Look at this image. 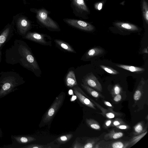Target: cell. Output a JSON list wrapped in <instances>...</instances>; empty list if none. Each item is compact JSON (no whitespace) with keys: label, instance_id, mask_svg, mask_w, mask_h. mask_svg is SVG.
Wrapping results in <instances>:
<instances>
[{"label":"cell","instance_id":"cell-1","mask_svg":"<svg viewBox=\"0 0 148 148\" xmlns=\"http://www.w3.org/2000/svg\"><path fill=\"white\" fill-rule=\"evenodd\" d=\"M6 62L21 66L33 72L37 77H40L41 71L31 49L24 41L15 40L12 46L5 52Z\"/></svg>","mask_w":148,"mask_h":148},{"label":"cell","instance_id":"cell-2","mask_svg":"<svg viewBox=\"0 0 148 148\" xmlns=\"http://www.w3.org/2000/svg\"><path fill=\"white\" fill-rule=\"evenodd\" d=\"M25 82L23 78L13 71L0 73V98L17 90V87Z\"/></svg>","mask_w":148,"mask_h":148},{"label":"cell","instance_id":"cell-3","mask_svg":"<svg viewBox=\"0 0 148 148\" xmlns=\"http://www.w3.org/2000/svg\"><path fill=\"white\" fill-rule=\"evenodd\" d=\"M30 10L36 14L38 23L49 30L60 31V29L58 24L49 16L51 12L44 8H32Z\"/></svg>","mask_w":148,"mask_h":148},{"label":"cell","instance_id":"cell-4","mask_svg":"<svg viewBox=\"0 0 148 148\" xmlns=\"http://www.w3.org/2000/svg\"><path fill=\"white\" fill-rule=\"evenodd\" d=\"M64 97L65 95L61 93L56 97L44 117V122L47 123L50 121L54 117L62 104Z\"/></svg>","mask_w":148,"mask_h":148},{"label":"cell","instance_id":"cell-5","mask_svg":"<svg viewBox=\"0 0 148 148\" xmlns=\"http://www.w3.org/2000/svg\"><path fill=\"white\" fill-rule=\"evenodd\" d=\"M23 38L42 45L51 46V38L46 34L28 32Z\"/></svg>","mask_w":148,"mask_h":148},{"label":"cell","instance_id":"cell-6","mask_svg":"<svg viewBox=\"0 0 148 148\" xmlns=\"http://www.w3.org/2000/svg\"><path fill=\"white\" fill-rule=\"evenodd\" d=\"M70 6L76 16L84 18L89 12L84 0H70Z\"/></svg>","mask_w":148,"mask_h":148},{"label":"cell","instance_id":"cell-7","mask_svg":"<svg viewBox=\"0 0 148 148\" xmlns=\"http://www.w3.org/2000/svg\"><path fill=\"white\" fill-rule=\"evenodd\" d=\"M130 146V141L118 140L109 141L102 140L98 141L93 148H126ZM131 147V146H130Z\"/></svg>","mask_w":148,"mask_h":148},{"label":"cell","instance_id":"cell-8","mask_svg":"<svg viewBox=\"0 0 148 148\" xmlns=\"http://www.w3.org/2000/svg\"><path fill=\"white\" fill-rule=\"evenodd\" d=\"M64 22L72 27L82 30L90 32L94 29V26L85 21L74 18H66L63 19Z\"/></svg>","mask_w":148,"mask_h":148},{"label":"cell","instance_id":"cell-9","mask_svg":"<svg viewBox=\"0 0 148 148\" xmlns=\"http://www.w3.org/2000/svg\"><path fill=\"white\" fill-rule=\"evenodd\" d=\"M83 84L88 86L99 92H102V87L97 77L92 73L86 75L82 80Z\"/></svg>","mask_w":148,"mask_h":148},{"label":"cell","instance_id":"cell-10","mask_svg":"<svg viewBox=\"0 0 148 148\" xmlns=\"http://www.w3.org/2000/svg\"><path fill=\"white\" fill-rule=\"evenodd\" d=\"M73 91L79 100L83 104L92 109L96 110L95 105L88 98L87 95L78 86H75Z\"/></svg>","mask_w":148,"mask_h":148},{"label":"cell","instance_id":"cell-11","mask_svg":"<svg viewBox=\"0 0 148 148\" xmlns=\"http://www.w3.org/2000/svg\"><path fill=\"white\" fill-rule=\"evenodd\" d=\"M18 33L22 36H25L31 29V21L25 17H22L19 20L17 24Z\"/></svg>","mask_w":148,"mask_h":148},{"label":"cell","instance_id":"cell-12","mask_svg":"<svg viewBox=\"0 0 148 148\" xmlns=\"http://www.w3.org/2000/svg\"><path fill=\"white\" fill-rule=\"evenodd\" d=\"M88 98L101 111V113L97 112L102 115L105 117L109 119H111L115 117L121 116L122 114L119 112L114 111L112 109L109 108L108 109H105L101 106L98 103L88 97Z\"/></svg>","mask_w":148,"mask_h":148},{"label":"cell","instance_id":"cell-13","mask_svg":"<svg viewBox=\"0 0 148 148\" xmlns=\"http://www.w3.org/2000/svg\"><path fill=\"white\" fill-rule=\"evenodd\" d=\"M13 29L11 25L6 26L0 34V49L12 37Z\"/></svg>","mask_w":148,"mask_h":148},{"label":"cell","instance_id":"cell-14","mask_svg":"<svg viewBox=\"0 0 148 148\" xmlns=\"http://www.w3.org/2000/svg\"><path fill=\"white\" fill-rule=\"evenodd\" d=\"M66 86L70 87H72L77 84L75 75L74 71H70L67 73L65 79Z\"/></svg>","mask_w":148,"mask_h":148},{"label":"cell","instance_id":"cell-15","mask_svg":"<svg viewBox=\"0 0 148 148\" xmlns=\"http://www.w3.org/2000/svg\"><path fill=\"white\" fill-rule=\"evenodd\" d=\"M123 135V133L121 132L115 131L113 129L106 134L104 136V138L106 140L116 139L122 137Z\"/></svg>","mask_w":148,"mask_h":148},{"label":"cell","instance_id":"cell-16","mask_svg":"<svg viewBox=\"0 0 148 148\" xmlns=\"http://www.w3.org/2000/svg\"><path fill=\"white\" fill-rule=\"evenodd\" d=\"M81 86L89 95L92 97L96 98L104 99V97L100 93L94 89L83 84H81Z\"/></svg>","mask_w":148,"mask_h":148},{"label":"cell","instance_id":"cell-17","mask_svg":"<svg viewBox=\"0 0 148 148\" xmlns=\"http://www.w3.org/2000/svg\"><path fill=\"white\" fill-rule=\"evenodd\" d=\"M115 25L120 28L130 31H134L138 30V28L136 26L127 23L118 22L116 23Z\"/></svg>","mask_w":148,"mask_h":148},{"label":"cell","instance_id":"cell-18","mask_svg":"<svg viewBox=\"0 0 148 148\" xmlns=\"http://www.w3.org/2000/svg\"><path fill=\"white\" fill-rule=\"evenodd\" d=\"M103 50L100 48L95 47L90 49L86 54V59H89L100 55L103 53Z\"/></svg>","mask_w":148,"mask_h":148},{"label":"cell","instance_id":"cell-19","mask_svg":"<svg viewBox=\"0 0 148 148\" xmlns=\"http://www.w3.org/2000/svg\"><path fill=\"white\" fill-rule=\"evenodd\" d=\"M54 41L58 46L63 49L70 52L76 53L74 49L67 42L58 39H55Z\"/></svg>","mask_w":148,"mask_h":148},{"label":"cell","instance_id":"cell-20","mask_svg":"<svg viewBox=\"0 0 148 148\" xmlns=\"http://www.w3.org/2000/svg\"><path fill=\"white\" fill-rule=\"evenodd\" d=\"M145 83L144 79L142 78L134 95L133 98L135 101H138L141 97L142 94V90Z\"/></svg>","mask_w":148,"mask_h":148},{"label":"cell","instance_id":"cell-21","mask_svg":"<svg viewBox=\"0 0 148 148\" xmlns=\"http://www.w3.org/2000/svg\"><path fill=\"white\" fill-rule=\"evenodd\" d=\"M146 131L147 129L145 126L144 123L142 121L138 123L134 127L133 134L134 135H137Z\"/></svg>","mask_w":148,"mask_h":148},{"label":"cell","instance_id":"cell-22","mask_svg":"<svg viewBox=\"0 0 148 148\" xmlns=\"http://www.w3.org/2000/svg\"><path fill=\"white\" fill-rule=\"evenodd\" d=\"M117 66L123 69L133 72H140L144 71L145 69L142 68L132 66L123 64H116Z\"/></svg>","mask_w":148,"mask_h":148},{"label":"cell","instance_id":"cell-23","mask_svg":"<svg viewBox=\"0 0 148 148\" xmlns=\"http://www.w3.org/2000/svg\"><path fill=\"white\" fill-rule=\"evenodd\" d=\"M86 123L87 125L91 128L97 130H100L101 127L99 123L92 119H86Z\"/></svg>","mask_w":148,"mask_h":148},{"label":"cell","instance_id":"cell-24","mask_svg":"<svg viewBox=\"0 0 148 148\" xmlns=\"http://www.w3.org/2000/svg\"><path fill=\"white\" fill-rule=\"evenodd\" d=\"M100 139L99 137L88 139L84 144V148H93L95 145Z\"/></svg>","mask_w":148,"mask_h":148},{"label":"cell","instance_id":"cell-25","mask_svg":"<svg viewBox=\"0 0 148 148\" xmlns=\"http://www.w3.org/2000/svg\"><path fill=\"white\" fill-rule=\"evenodd\" d=\"M73 136L72 134L62 135L56 139L57 142L60 144H64L68 142Z\"/></svg>","mask_w":148,"mask_h":148},{"label":"cell","instance_id":"cell-26","mask_svg":"<svg viewBox=\"0 0 148 148\" xmlns=\"http://www.w3.org/2000/svg\"><path fill=\"white\" fill-rule=\"evenodd\" d=\"M147 131H146L143 133L138 135H135L132 137V138L130 140V146H133L136 144L142 138H143L147 133Z\"/></svg>","mask_w":148,"mask_h":148},{"label":"cell","instance_id":"cell-27","mask_svg":"<svg viewBox=\"0 0 148 148\" xmlns=\"http://www.w3.org/2000/svg\"><path fill=\"white\" fill-rule=\"evenodd\" d=\"M142 11L144 19L148 24V6L147 3L145 1L142 3Z\"/></svg>","mask_w":148,"mask_h":148},{"label":"cell","instance_id":"cell-28","mask_svg":"<svg viewBox=\"0 0 148 148\" xmlns=\"http://www.w3.org/2000/svg\"><path fill=\"white\" fill-rule=\"evenodd\" d=\"M100 67L107 73L113 75H116L119 73L118 71L112 68L103 65H100Z\"/></svg>","mask_w":148,"mask_h":148},{"label":"cell","instance_id":"cell-29","mask_svg":"<svg viewBox=\"0 0 148 148\" xmlns=\"http://www.w3.org/2000/svg\"><path fill=\"white\" fill-rule=\"evenodd\" d=\"M122 88L118 84H115L111 90V94L113 97L116 95L121 93Z\"/></svg>","mask_w":148,"mask_h":148},{"label":"cell","instance_id":"cell-30","mask_svg":"<svg viewBox=\"0 0 148 148\" xmlns=\"http://www.w3.org/2000/svg\"><path fill=\"white\" fill-rule=\"evenodd\" d=\"M46 145L38 144H29L23 146L21 148H48Z\"/></svg>","mask_w":148,"mask_h":148},{"label":"cell","instance_id":"cell-31","mask_svg":"<svg viewBox=\"0 0 148 148\" xmlns=\"http://www.w3.org/2000/svg\"><path fill=\"white\" fill-rule=\"evenodd\" d=\"M125 123L121 119L116 118L113 120L111 126L115 127L121 124H125Z\"/></svg>","mask_w":148,"mask_h":148},{"label":"cell","instance_id":"cell-32","mask_svg":"<svg viewBox=\"0 0 148 148\" xmlns=\"http://www.w3.org/2000/svg\"><path fill=\"white\" fill-rule=\"evenodd\" d=\"M113 120L109 119L106 120L103 124V127L104 129H107L111 126Z\"/></svg>","mask_w":148,"mask_h":148},{"label":"cell","instance_id":"cell-33","mask_svg":"<svg viewBox=\"0 0 148 148\" xmlns=\"http://www.w3.org/2000/svg\"><path fill=\"white\" fill-rule=\"evenodd\" d=\"M115 127L118 129L123 130H127L130 128V127L126 124H121Z\"/></svg>","mask_w":148,"mask_h":148},{"label":"cell","instance_id":"cell-34","mask_svg":"<svg viewBox=\"0 0 148 148\" xmlns=\"http://www.w3.org/2000/svg\"><path fill=\"white\" fill-rule=\"evenodd\" d=\"M84 144L76 141L72 146L71 148H84Z\"/></svg>","mask_w":148,"mask_h":148},{"label":"cell","instance_id":"cell-35","mask_svg":"<svg viewBox=\"0 0 148 148\" xmlns=\"http://www.w3.org/2000/svg\"><path fill=\"white\" fill-rule=\"evenodd\" d=\"M113 97V100L115 102H119L121 101L122 99V96L120 94L116 95Z\"/></svg>","mask_w":148,"mask_h":148},{"label":"cell","instance_id":"cell-36","mask_svg":"<svg viewBox=\"0 0 148 148\" xmlns=\"http://www.w3.org/2000/svg\"><path fill=\"white\" fill-rule=\"evenodd\" d=\"M103 102L105 105H106L107 107H109V108H111L112 109L114 108V106H113L112 104L110 103L109 102L106 101H103Z\"/></svg>","mask_w":148,"mask_h":148},{"label":"cell","instance_id":"cell-37","mask_svg":"<svg viewBox=\"0 0 148 148\" xmlns=\"http://www.w3.org/2000/svg\"><path fill=\"white\" fill-rule=\"evenodd\" d=\"M103 4L101 3H99L97 6V8L98 10H100L102 8Z\"/></svg>","mask_w":148,"mask_h":148},{"label":"cell","instance_id":"cell-38","mask_svg":"<svg viewBox=\"0 0 148 148\" xmlns=\"http://www.w3.org/2000/svg\"><path fill=\"white\" fill-rule=\"evenodd\" d=\"M142 53H148L147 48H145V49H144L142 51Z\"/></svg>","mask_w":148,"mask_h":148},{"label":"cell","instance_id":"cell-39","mask_svg":"<svg viewBox=\"0 0 148 148\" xmlns=\"http://www.w3.org/2000/svg\"><path fill=\"white\" fill-rule=\"evenodd\" d=\"M3 135V133L1 129L0 128V138H1Z\"/></svg>","mask_w":148,"mask_h":148},{"label":"cell","instance_id":"cell-40","mask_svg":"<svg viewBox=\"0 0 148 148\" xmlns=\"http://www.w3.org/2000/svg\"><path fill=\"white\" fill-rule=\"evenodd\" d=\"M1 50H0V62L1 61Z\"/></svg>","mask_w":148,"mask_h":148},{"label":"cell","instance_id":"cell-41","mask_svg":"<svg viewBox=\"0 0 148 148\" xmlns=\"http://www.w3.org/2000/svg\"><path fill=\"white\" fill-rule=\"evenodd\" d=\"M146 118L147 119V120H148V116H147V118Z\"/></svg>","mask_w":148,"mask_h":148},{"label":"cell","instance_id":"cell-42","mask_svg":"<svg viewBox=\"0 0 148 148\" xmlns=\"http://www.w3.org/2000/svg\"><path fill=\"white\" fill-rule=\"evenodd\" d=\"M36 1H41V0H35Z\"/></svg>","mask_w":148,"mask_h":148}]
</instances>
